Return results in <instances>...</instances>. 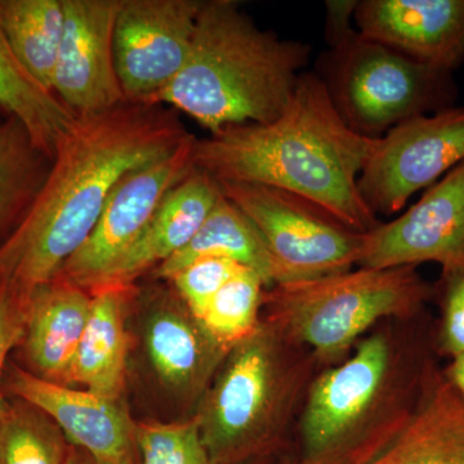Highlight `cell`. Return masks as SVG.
Returning a JSON list of instances; mask_svg holds the SVG:
<instances>
[{
    "label": "cell",
    "instance_id": "obj_31",
    "mask_svg": "<svg viewBox=\"0 0 464 464\" xmlns=\"http://www.w3.org/2000/svg\"><path fill=\"white\" fill-rule=\"evenodd\" d=\"M445 377L454 390L464 399V353L451 359L447 368H442Z\"/></svg>",
    "mask_w": 464,
    "mask_h": 464
},
{
    "label": "cell",
    "instance_id": "obj_7",
    "mask_svg": "<svg viewBox=\"0 0 464 464\" xmlns=\"http://www.w3.org/2000/svg\"><path fill=\"white\" fill-rule=\"evenodd\" d=\"M356 2H326V54L319 75L344 123L362 136L381 139L396 125L453 108V72L422 65L366 39L353 20Z\"/></svg>",
    "mask_w": 464,
    "mask_h": 464
},
{
    "label": "cell",
    "instance_id": "obj_14",
    "mask_svg": "<svg viewBox=\"0 0 464 464\" xmlns=\"http://www.w3.org/2000/svg\"><path fill=\"white\" fill-rule=\"evenodd\" d=\"M11 390L57 424L76 448L101 464H140L136 429L121 399L43 380L16 369Z\"/></svg>",
    "mask_w": 464,
    "mask_h": 464
},
{
    "label": "cell",
    "instance_id": "obj_4",
    "mask_svg": "<svg viewBox=\"0 0 464 464\" xmlns=\"http://www.w3.org/2000/svg\"><path fill=\"white\" fill-rule=\"evenodd\" d=\"M310 45L259 29L235 0H203L190 54L154 105L190 116L209 134L266 124L288 105Z\"/></svg>",
    "mask_w": 464,
    "mask_h": 464
},
{
    "label": "cell",
    "instance_id": "obj_12",
    "mask_svg": "<svg viewBox=\"0 0 464 464\" xmlns=\"http://www.w3.org/2000/svg\"><path fill=\"white\" fill-rule=\"evenodd\" d=\"M433 262L442 273L464 271V161L418 203L389 224L365 232L359 267H418Z\"/></svg>",
    "mask_w": 464,
    "mask_h": 464
},
{
    "label": "cell",
    "instance_id": "obj_8",
    "mask_svg": "<svg viewBox=\"0 0 464 464\" xmlns=\"http://www.w3.org/2000/svg\"><path fill=\"white\" fill-rule=\"evenodd\" d=\"M219 188L264 241L275 285L343 273L359 264L364 234L313 201L258 183L225 182Z\"/></svg>",
    "mask_w": 464,
    "mask_h": 464
},
{
    "label": "cell",
    "instance_id": "obj_5",
    "mask_svg": "<svg viewBox=\"0 0 464 464\" xmlns=\"http://www.w3.org/2000/svg\"><path fill=\"white\" fill-rule=\"evenodd\" d=\"M323 366L307 348L261 319L235 344L195 414L210 464H248L268 458L295 431Z\"/></svg>",
    "mask_w": 464,
    "mask_h": 464
},
{
    "label": "cell",
    "instance_id": "obj_23",
    "mask_svg": "<svg viewBox=\"0 0 464 464\" xmlns=\"http://www.w3.org/2000/svg\"><path fill=\"white\" fill-rule=\"evenodd\" d=\"M63 21V0H0V29L12 51L50 91Z\"/></svg>",
    "mask_w": 464,
    "mask_h": 464
},
{
    "label": "cell",
    "instance_id": "obj_16",
    "mask_svg": "<svg viewBox=\"0 0 464 464\" xmlns=\"http://www.w3.org/2000/svg\"><path fill=\"white\" fill-rule=\"evenodd\" d=\"M145 346L155 373L186 399H203L227 355L185 304L159 299L149 314Z\"/></svg>",
    "mask_w": 464,
    "mask_h": 464
},
{
    "label": "cell",
    "instance_id": "obj_19",
    "mask_svg": "<svg viewBox=\"0 0 464 464\" xmlns=\"http://www.w3.org/2000/svg\"><path fill=\"white\" fill-rule=\"evenodd\" d=\"M362 464H464V399L440 365L404 426Z\"/></svg>",
    "mask_w": 464,
    "mask_h": 464
},
{
    "label": "cell",
    "instance_id": "obj_3",
    "mask_svg": "<svg viewBox=\"0 0 464 464\" xmlns=\"http://www.w3.org/2000/svg\"><path fill=\"white\" fill-rule=\"evenodd\" d=\"M423 315L378 324L308 391L293 464H362L400 431L439 366Z\"/></svg>",
    "mask_w": 464,
    "mask_h": 464
},
{
    "label": "cell",
    "instance_id": "obj_33",
    "mask_svg": "<svg viewBox=\"0 0 464 464\" xmlns=\"http://www.w3.org/2000/svg\"><path fill=\"white\" fill-rule=\"evenodd\" d=\"M248 464H268L267 462L262 463L261 460H256V462L248 463Z\"/></svg>",
    "mask_w": 464,
    "mask_h": 464
},
{
    "label": "cell",
    "instance_id": "obj_10",
    "mask_svg": "<svg viewBox=\"0 0 464 464\" xmlns=\"http://www.w3.org/2000/svg\"><path fill=\"white\" fill-rule=\"evenodd\" d=\"M195 140L191 134L167 157L125 174L112 188L90 237L57 276L84 289L96 288L141 237L168 194L194 170Z\"/></svg>",
    "mask_w": 464,
    "mask_h": 464
},
{
    "label": "cell",
    "instance_id": "obj_32",
    "mask_svg": "<svg viewBox=\"0 0 464 464\" xmlns=\"http://www.w3.org/2000/svg\"><path fill=\"white\" fill-rule=\"evenodd\" d=\"M65 464H101L97 462L94 458H92L90 454L81 450V449H74L67 453Z\"/></svg>",
    "mask_w": 464,
    "mask_h": 464
},
{
    "label": "cell",
    "instance_id": "obj_30",
    "mask_svg": "<svg viewBox=\"0 0 464 464\" xmlns=\"http://www.w3.org/2000/svg\"><path fill=\"white\" fill-rule=\"evenodd\" d=\"M26 299L21 297L11 286L0 284V378L9 350L25 333ZM2 391H0V417L5 413Z\"/></svg>",
    "mask_w": 464,
    "mask_h": 464
},
{
    "label": "cell",
    "instance_id": "obj_28",
    "mask_svg": "<svg viewBox=\"0 0 464 464\" xmlns=\"http://www.w3.org/2000/svg\"><path fill=\"white\" fill-rule=\"evenodd\" d=\"M246 266L228 258L197 259L179 271L169 282L195 319L199 320L213 297Z\"/></svg>",
    "mask_w": 464,
    "mask_h": 464
},
{
    "label": "cell",
    "instance_id": "obj_6",
    "mask_svg": "<svg viewBox=\"0 0 464 464\" xmlns=\"http://www.w3.org/2000/svg\"><path fill=\"white\" fill-rule=\"evenodd\" d=\"M432 295L417 267H357L266 289L261 319L325 369L346 359L378 324L422 316Z\"/></svg>",
    "mask_w": 464,
    "mask_h": 464
},
{
    "label": "cell",
    "instance_id": "obj_17",
    "mask_svg": "<svg viewBox=\"0 0 464 464\" xmlns=\"http://www.w3.org/2000/svg\"><path fill=\"white\" fill-rule=\"evenodd\" d=\"M221 197L219 183L194 168L168 194L141 237L97 286L132 285L146 271L173 257L190 243Z\"/></svg>",
    "mask_w": 464,
    "mask_h": 464
},
{
    "label": "cell",
    "instance_id": "obj_29",
    "mask_svg": "<svg viewBox=\"0 0 464 464\" xmlns=\"http://www.w3.org/2000/svg\"><path fill=\"white\" fill-rule=\"evenodd\" d=\"M441 320L435 331V348L450 359L464 353V271L442 273L440 282Z\"/></svg>",
    "mask_w": 464,
    "mask_h": 464
},
{
    "label": "cell",
    "instance_id": "obj_11",
    "mask_svg": "<svg viewBox=\"0 0 464 464\" xmlns=\"http://www.w3.org/2000/svg\"><path fill=\"white\" fill-rule=\"evenodd\" d=\"M203 0H121L114 29L116 72L124 99L151 103L190 54Z\"/></svg>",
    "mask_w": 464,
    "mask_h": 464
},
{
    "label": "cell",
    "instance_id": "obj_2",
    "mask_svg": "<svg viewBox=\"0 0 464 464\" xmlns=\"http://www.w3.org/2000/svg\"><path fill=\"white\" fill-rule=\"evenodd\" d=\"M378 140L351 130L323 79L304 72L279 118L197 139L192 161L218 183L293 192L365 234L380 222L360 194L359 177Z\"/></svg>",
    "mask_w": 464,
    "mask_h": 464
},
{
    "label": "cell",
    "instance_id": "obj_1",
    "mask_svg": "<svg viewBox=\"0 0 464 464\" xmlns=\"http://www.w3.org/2000/svg\"><path fill=\"white\" fill-rule=\"evenodd\" d=\"M190 136L179 112L163 105L124 102L76 116L41 191L0 246V284L27 299L53 280L90 237L116 183Z\"/></svg>",
    "mask_w": 464,
    "mask_h": 464
},
{
    "label": "cell",
    "instance_id": "obj_27",
    "mask_svg": "<svg viewBox=\"0 0 464 464\" xmlns=\"http://www.w3.org/2000/svg\"><path fill=\"white\" fill-rule=\"evenodd\" d=\"M140 464H210L197 417L179 423H139Z\"/></svg>",
    "mask_w": 464,
    "mask_h": 464
},
{
    "label": "cell",
    "instance_id": "obj_15",
    "mask_svg": "<svg viewBox=\"0 0 464 464\" xmlns=\"http://www.w3.org/2000/svg\"><path fill=\"white\" fill-rule=\"evenodd\" d=\"M353 21L366 39L422 65L453 72L464 63V0H362Z\"/></svg>",
    "mask_w": 464,
    "mask_h": 464
},
{
    "label": "cell",
    "instance_id": "obj_25",
    "mask_svg": "<svg viewBox=\"0 0 464 464\" xmlns=\"http://www.w3.org/2000/svg\"><path fill=\"white\" fill-rule=\"evenodd\" d=\"M265 290L261 276L244 268L222 286L198 322L213 340L231 350L258 328Z\"/></svg>",
    "mask_w": 464,
    "mask_h": 464
},
{
    "label": "cell",
    "instance_id": "obj_21",
    "mask_svg": "<svg viewBox=\"0 0 464 464\" xmlns=\"http://www.w3.org/2000/svg\"><path fill=\"white\" fill-rule=\"evenodd\" d=\"M206 257L228 258L246 266L261 276L266 289L276 284L273 261L257 230L224 194L190 243L155 268V277L170 280L186 266Z\"/></svg>",
    "mask_w": 464,
    "mask_h": 464
},
{
    "label": "cell",
    "instance_id": "obj_18",
    "mask_svg": "<svg viewBox=\"0 0 464 464\" xmlns=\"http://www.w3.org/2000/svg\"><path fill=\"white\" fill-rule=\"evenodd\" d=\"M91 307V292L63 276L43 284L27 297L24 337L38 377L69 386Z\"/></svg>",
    "mask_w": 464,
    "mask_h": 464
},
{
    "label": "cell",
    "instance_id": "obj_13",
    "mask_svg": "<svg viewBox=\"0 0 464 464\" xmlns=\"http://www.w3.org/2000/svg\"><path fill=\"white\" fill-rule=\"evenodd\" d=\"M119 5L121 0H63L65 21L51 91L75 116L127 102L115 65Z\"/></svg>",
    "mask_w": 464,
    "mask_h": 464
},
{
    "label": "cell",
    "instance_id": "obj_24",
    "mask_svg": "<svg viewBox=\"0 0 464 464\" xmlns=\"http://www.w3.org/2000/svg\"><path fill=\"white\" fill-rule=\"evenodd\" d=\"M52 159L34 143L17 119L0 121V231L14 230L47 179Z\"/></svg>",
    "mask_w": 464,
    "mask_h": 464
},
{
    "label": "cell",
    "instance_id": "obj_9",
    "mask_svg": "<svg viewBox=\"0 0 464 464\" xmlns=\"http://www.w3.org/2000/svg\"><path fill=\"white\" fill-rule=\"evenodd\" d=\"M464 161V109L409 119L378 140L359 177V190L377 216H391L415 192Z\"/></svg>",
    "mask_w": 464,
    "mask_h": 464
},
{
    "label": "cell",
    "instance_id": "obj_20",
    "mask_svg": "<svg viewBox=\"0 0 464 464\" xmlns=\"http://www.w3.org/2000/svg\"><path fill=\"white\" fill-rule=\"evenodd\" d=\"M90 292V319L76 351L70 384H83L96 395L119 400L130 348L124 304L132 285H101Z\"/></svg>",
    "mask_w": 464,
    "mask_h": 464
},
{
    "label": "cell",
    "instance_id": "obj_26",
    "mask_svg": "<svg viewBox=\"0 0 464 464\" xmlns=\"http://www.w3.org/2000/svg\"><path fill=\"white\" fill-rule=\"evenodd\" d=\"M67 453L56 427L25 411L0 417V464H65Z\"/></svg>",
    "mask_w": 464,
    "mask_h": 464
},
{
    "label": "cell",
    "instance_id": "obj_22",
    "mask_svg": "<svg viewBox=\"0 0 464 464\" xmlns=\"http://www.w3.org/2000/svg\"><path fill=\"white\" fill-rule=\"evenodd\" d=\"M0 109L26 128L34 143L53 159L76 116L20 63L0 29Z\"/></svg>",
    "mask_w": 464,
    "mask_h": 464
}]
</instances>
